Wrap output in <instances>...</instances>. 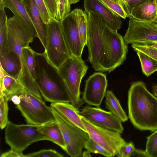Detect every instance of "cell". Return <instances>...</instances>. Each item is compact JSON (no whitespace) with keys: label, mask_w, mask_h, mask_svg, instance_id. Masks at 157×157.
Wrapping results in <instances>:
<instances>
[{"label":"cell","mask_w":157,"mask_h":157,"mask_svg":"<svg viewBox=\"0 0 157 157\" xmlns=\"http://www.w3.org/2000/svg\"><path fill=\"white\" fill-rule=\"evenodd\" d=\"M128 117L140 130L157 129V98L141 81L133 83L128 93Z\"/></svg>","instance_id":"6da1fadb"},{"label":"cell","mask_w":157,"mask_h":157,"mask_svg":"<svg viewBox=\"0 0 157 157\" xmlns=\"http://www.w3.org/2000/svg\"><path fill=\"white\" fill-rule=\"evenodd\" d=\"M35 83L44 100L51 103H70L66 84L58 70L48 60L45 52H35Z\"/></svg>","instance_id":"7a4b0ae2"},{"label":"cell","mask_w":157,"mask_h":157,"mask_svg":"<svg viewBox=\"0 0 157 157\" xmlns=\"http://www.w3.org/2000/svg\"><path fill=\"white\" fill-rule=\"evenodd\" d=\"M87 46L88 60L95 71L108 72L109 63L105 33L106 24L96 14L88 13Z\"/></svg>","instance_id":"3957f363"},{"label":"cell","mask_w":157,"mask_h":157,"mask_svg":"<svg viewBox=\"0 0 157 157\" xmlns=\"http://www.w3.org/2000/svg\"><path fill=\"white\" fill-rule=\"evenodd\" d=\"M88 68L81 57L71 55L58 69L67 86L70 103L78 109L84 102L80 98V86Z\"/></svg>","instance_id":"277c9868"},{"label":"cell","mask_w":157,"mask_h":157,"mask_svg":"<svg viewBox=\"0 0 157 157\" xmlns=\"http://www.w3.org/2000/svg\"><path fill=\"white\" fill-rule=\"evenodd\" d=\"M21 102L16 108L21 112L27 124L41 126L56 121L51 106L43 99L25 91L19 95Z\"/></svg>","instance_id":"5b68a950"},{"label":"cell","mask_w":157,"mask_h":157,"mask_svg":"<svg viewBox=\"0 0 157 157\" xmlns=\"http://www.w3.org/2000/svg\"><path fill=\"white\" fill-rule=\"evenodd\" d=\"M40 126L16 124L9 121L5 130V140L10 149L22 152L35 142L48 138L38 130Z\"/></svg>","instance_id":"8992f818"},{"label":"cell","mask_w":157,"mask_h":157,"mask_svg":"<svg viewBox=\"0 0 157 157\" xmlns=\"http://www.w3.org/2000/svg\"><path fill=\"white\" fill-rule=\"evenodd\" d=\"M47 44L45 52L50 62L58 70L70 58V53L60 21L53 19L48 24Z\"/></svg>","instance_id":"52a82bcc"},{"label":"cell","mask_w":157,"mask_h":157,"mask_svg":"<svg viewBox=\"0 0 157 157\" xmlns=\"http://www.w3.org/2000/svg\"><path fill=\"white\" fill-rule=\"evenodd\" d=\"M51 107L66 144L65 152L71 157L82 156L84 144L89 137V134L68 121L54 108Z\"/></svg>","instance_id":"ba28073f"},{"label":"cell","mask_w":157,"mask_h":157,"mask_svg":"<svg viewBox=\"0 0 157 157\" xmlns=\"http://www.w3.org/2000/svg\"><path fill=\"white\" fill-rule=\"evenodd\" d=\"M81 120L89 136L112 155H117L126 142L121 133L97 126L82 115Z\"/></svg>","instance_id":"9c48e42d"},{"label":"cell","mask_w":157,"mask_h":157,"mask_svg":"<svg viewBox=\"0 0 157 157\" xmlns=\"http://www.w3.org/2000/svg\"><path fill=\"white\" fill-rule=\"evenodd\" d=\"M128 28L123 37L127 44L143 45L157 41V23L142 21L129 16Z\"/></svg>","instance_id":"30bf717a"},{"label":"cell","mask_w":157,"mask_h":157,"mask_svg":"<svg viewBox=\"0 0 157 157\" xmlns=\"http://www.w3.org/2000/svg\"><path fill=\"white\" fill-rule=\"evenodd\" d=\"M105 32L107 43L109 73L122 65L126 60L128 52V44L121 35L107 25L105 28Z\"/></svg>","instance_id":"8fae6325"},{"label":"cell","mask_w":157,"mask_h":157,"mask_svg":"<svg viewBox=\"0 0 157 157\" xmlns=\"http://www.w3.org/2000/svg\"><path fill=\"white\" fill-rule=\"evenodd\" d=\"M107 85L105 74L94 73L86 81L82 98L84 102L99 107L105 96Z\"/></svg>","instance_id":"7c38bea8"},{"label":"cell","mask_w":157,"mask_h":157,"mask_svg":"<svg viewBox=\"0 0 157 157\" xmlns=\"http://www.w3.org/2000/svg\"><path fill=\"white\" fill-rule=\"evenodd\" d=\"M61 27L71 55L81 57L83 48L78 30L77 9L60 20Z\"/></svg>","instance_id":"4fadbf2b"},{"label":"cell","mask_w":157,"mask_h":157,"mask_svg":"<svg viewBox=\"0 0 157 157\" xmlns=\"http://www.w3.org/2000/svg\"><path fill=\"white\" fill-rule=\"evenodd\" d=\"M80 114L95 125L101 127L123 133L124 128L122 121L110 112L99 107L85 106Z\"/></svg>","instance_id":"5bb4252c"},{"label":"cell","mask_w":157,"mask_h":157,"mask_svg":"<svg viewBox=\"0 0 157 157\" xmlns=\"http://www.w3.org/2000/svg\"><path fill=\"white\" fill-rule=\"evenodd\" d=\"M7 26L10 49L18 55L22 61V49L29 46V44L33 42L34 38L28 32L14 16L8 18Z\"/></svg>","instance_id":"9a60e30c"},{"label":"cell","mask_w":157,"mask_h":157,"mask_svg":"<svg viewBox=\"0 0 157 157\" xmlns=\"http://www.w3.org/2000/svg\"><path fill=\"white\" fill-rule=\"evenodd\" d=\"M84 8L87 13H94L101 18L107 25L114 31L121 27L120 17L113 13L99 0H84Z\"/></svg>","instance_id":"2e32d148"},{"label":"cell","mask_w":157,"mask_h":157,"mask_svg":"<svg viewBox=\"0 0 157 157\" xmlns=\"http://www.w3.org/2000/svg\"><path fill=\"white\" fill-rule=\"evenodd\" d=\"M5 8L10 10L25 29L34 38L37 34L23 0H3Z\"/></svg>","instance_id":"e0dca14e"},{"label":"cell","mask_w":157,"mask_h":157,"mask_svg":"<svg viewBox=\"0 0 157 157\" xmlns=\"http://www.w3.org/2000/svg\"><path fill=\"white\" fill-rule=\"evenodd\" d=\"M27 11L36 31L38 38L45 49L47 40L48 24L43 21L35 0H23Z\"/></svg>","instance_id":"ac0fdd59"},{"label":"cell","mask_w":157,"mask_h":157,"mask_svg":"<svg viewBox=\"0 0 157 157\" xmlns=\"http://www.w3.org/2000/svg\"><path fill=\"white\" fill-rule=\"evenodd\" d=\"M0 71V95H4L8 101H10L13 96L26 91L19 80L7 74L1 67Z\"/></svg>","instance_id":"d6986e66"},{"label":"cell","mask_w":157,"mask_h":157,"mask_svg":"<svg viewBox=\"0 0 157 157\" xmlns=\"http://www.w3.org/2000/svg\"><path fill=\"white\" fill-rule=\"evenodd\" d=\"M50 106L54 108L59 114L70 123L87 132L81 120L80 111L71 104L68 102H58L51 103Z\"/></svg>","instance_id":"ffe728a7"},{"label":"cell","mask_w":157,"mask_h":157,"mask_svg":"<svg viewBox=\"0 0 157 157\" xmlns=\"http://www.w3.org/2000/svg\"><path fill=\"white\" fill-rule=\"evenodd\" d=\"M0 67L8 75L18 80L21 74L22 64L18 55L13 51L0 54Z\"/></svg>","instance_id":"44dd1931"},{"label":"cell","mask_w":157,"mask_h":157,"mask_svg":"<svg viewBox=\"0 0 157 157\" xmlns=\"http://www.w3.org/2000/svg\"><path fill=\"white\" fill-rule=\"evenodd\" d=\"M129 16L140 20L155 22L156 0H147L134 7L131 10Z\"/></svg>","instance_id":"7402d4cb"},{"label":"cell","mask_w":157,"mask_h":157,"mask_svg":"<svg viewBox=\"0 0 157 157\" xmlns=\"http://www.w3.org/2000/svg\"><path fill=\"white\" fill-rule=\"evenodd\" d=\"M38 130L46 136L49 141L56 144L66 151V144L61 130L56 121L40 126Z\"/></svg>","instance_id":"603a6c76"},{"label":"cell","mask_w":157,"mask_h":157,"mask_svg":"<svg viewBox=\"0 0 157 157\" xmlns=\"http://www.w3.org/2000/svg\"><path fill=\"white\" fill-rule=\"evenodd\" d=\"M105 96V103L106 108L122 122L127 121L128 117L121 107L119 100L113 93L111 91L107 90Z\"/></svg>","instance_id":"cb8c5ba5"},{"label":"cell","mask_w":157,"mask_h":157,"mask_svg":"<svg viewBox=\"0 0 157 157\" xmlns=\"http://www.w3.org/2000/svg\"><path fill=\"white\" fill-rule=\"evenodd\" d=\"M8 18L5 8L0 10V54H5L11 51L8 33Z\"/></svg>","instance_id":"d4e9b609"},{"label":"cell","mask_w":157,"mask_h":157,"mask_svg":"<svg viewBox=\"0 0 157 157\" xmlns=\"http://www.w3.org/2000/svg\"><path fill=\"white\" fill-rule=\"evenodd\" d=\"M141 64L143 73L147 76L157 71V61L146 54L136 51Z\"/></svg>","instance_id":"484cf974"},{"label":"cell","mask_w":157,"mask_h":157,"mask_svg":"<svg viewBox=\"0 0 157 157\" xmlns=\"http://www.w3.org/2000/svg\"><path fill=\"white\" fill-rule=\"evenodd\" d=\"M35 52L29 46L23 48L21 52L22 64L26 66L34 80L36 76Z\"/></svg>","instance_id":"4316f807"},{"label":"cell","mask_w":157,"mask_h":157,"mask_svg":"<svg viewBox=\"0 0 157 157\" xmlns=\"http://www.w3.org/2000/svg\"><path fill=\"white\" fill-rule=\"evenodd\" d=\"M77 13L80 36L82 46L84 48L87 44L88 13L81 9H77Z\"/></svg>","instance_id":"83f0119b"},{"label":"cell","mask_w":157,"mask_h":157,"mask_svg":"<svg viewBox=\"0 0 157 157\" xmlns=\"http://www.w3.org/2000/svg\"><path fill=\"white\" fill-rule=\"evenodd\" d=\"M84 148L90 153L99 154L107 157H113L111 153L90 136L85 142Z\"/></svg>","instance_id":"f1b7e54d"},{"label":"cell","mask_w":157,"mask_h":157,"mask_svg":"<svg viewBox=\"0 0 157 157\" xmlns=\"http://www.w3.org/2000/svg\"><path fill=\"white\" fill-rule=\"evenodd\" d=\"M110 10L120 17L125 19L127 15L120 0H99Z\"/></svg>","instance_id":"f546056e"},{"label":"cell","mask_w":157,"mask_h":157,"mask_svg":"<svg viewBox=\"0 0 157 157\" xmlns=\"http://www.w3.org/2000/svg\"><path fill=\"white\" fill-rule=\"evenodd\" d=\"M8 100L5 96L0 95V127L1 129L6 128L9 121Z\"/></svg>","instance_id":"4dcf8cb0"},{"label":"cell","mask_w":157,"mask_h":157,"mask_svg":"<svg viewBox=\"0 0 157 157\" xmlns=\"http://www.w3.org/2000/svg\"><path fill=\"white\" fill-rule=\"evenodd\" d=\"M56 19L61 20L70 12V0H56Z\"/></svg>","instance_id":"1f68e13d"},{"label":"cell","mask_w":157,"mask_h":157,"mask_svg":"<svg viewBox=\"0 0 157 157\" xmlns=\"http://www.w3.org/2000/svg\"><path fill=\"white\" fill-rule=\"evenodd\" d=\"M147 139L145 151L149 157H157V129Z\"/></svg>","instance_id":"d6a6232c"},{"label":"cell","mask_w":157,"mask_h":157,"mask_svg":"<svg viewBox=\"0 0 157 157\" xmlns=\"http://www.w3.org/2000/svg\"><path fill=\"white\" fill-rule=\"evenodd\" d=\"M40 12L41 18L46 24H48L54 18L46 6L44 0H35Z\"/></svg>","instance_id":"836d02e7"},{"label":"cell","mask_w":157,"mask_h":157,"mask_svg":"<svg viewBox=\"0 0 157 157\" xmlns=\"http://www.w3.org/2000/svg\"><path fill=\"white\" fill-rule=\"evenodd\" d=\"M26 157H63V154L52 149H42L25 155Z\"/></svg>","instance_id":"e575fe53"},{"label":"cell","mask_w":157,"mask_h":157,"mask_svg":"<svg viewBox=\"0 0 157 157\" xmlns=\"http://www.w3.org/2000/svg\"><path fill=\"white\" fill-rule=\"evenodd\" d=\"M132 46L135 51L145 53L157 61V49L150 46L137 44H132Z\"/></svg>","instance_id":"d590c367"},{"label":"cell","mask_w":157,"mask_h":157,"mask_svg":"<svg viewBox=\"0 0 157 157\" xmlns=\"http://www.w3.org/2000/svg\"><path fill=\"white\" fill-rule=\"evenodd\" d=\"M135 148L132 142H126L121 147L117 155L118 157H131Z\"/></svg>","instance_id":"8d00e7d4"},{"label":"cell","mask_w":157,"mask_h":157,"mask_svg":"<svg viewBox=\"0 0 157 157\" xmlns=\"http://www.w3.org/2000/svg\"><path fill=\"white\" fill-rule=\"evenodd\" d=\"M147 0H131L125 6L124 8V11L127 17L130 15L132 9Z\"/></svg>","instance_id":"74e56055"},{"label":"cell","mask_w":157,"mask_h":157,"mask_svg":"<svg viewBox=\"0 0 157 157\" xmlns=\"http://www.w3.org/2000/svg\"><path fill=\"white\" fill-rule=\"evenodd\" d=\"M52 17L56 19V0H44Z\"/></svg>","instance_id":"f35d334b"},{"label":"cell","mask_w":157,"mask_h":157,"mask_svg":"<svg viewBox=\"0 0 157 157\" xmlns=\"http://www.w3.org/2000/svg\"><path fill=\"white\" fill-rule=\"evenodd\" d=\"M1 157H26L22 152L11 149L1 154Z\"/></svg>","instance_id":"ab89813d"},{"label":"cell","mask_w":157,"mask_h":157,"mask_svg":"<svg viewBox=\"0 0 157 157\" xmlns=\"http://www.w3.org/2000/svg\"><path fill=\"white\" fill-rule=\"evenodd\" d=\"M131 157H149L145 151L135 148Z\"/></svg>","instance_id":"60d3db41"},{"label":"cell","mask_w":157,"mask_h":157,"mask_svg":"<svg viewBox=\"0 0 157 157\" xmlns=\"http://www.w3.org/2000/svg\"><path fill=\"white\" fill-rule=\"evenodd\" d=\"M10 101H11L16 105L20 104L21 102L19 96L17 95H15L13 96L11 98Z\"/></svg>","instance_id":"b9f144b4"},{"label":"cell","mask_w":157,"mask_h":157,"mask_svg":"<svg viewBox=\"0 0 157 157\" xmlns=\"http://www.w3.org/2000/svg\"><path fill=\"white\" fill-rule=\"evenodd\" d=\"M141 45L150 46L157 49V41L151 42Z\"/></svg>","instance_id":"7bdbcfd3"},{"label":"cell","mask_w":157,"mask_h":157,"mask_svg":"<svg viewBox=\"0 0 157 157\" xmlns=\"http://www.w3.org/2000/svg\"><path fill=\"white\" fill-rule=\"evenodd\" d=\"M82 156L83 157H90L91 155L90 152L88 151H85L82 153Z\"/></svg>","instance_id":"ee69618b"},{"label":"cell","mask_w":157,"mask_h":157,"mask_svg":"<svg viewBox=\"0 0 157 157\" xmlns=\"http://www.w3.org/2000/svg\"><path fill=\"white\" fill-rule=\"evenodd\" d=\"M152 92L153 94L157 98V85L153 86Z\"/></svg>","instance_id":"f6af8a7d"},{"label":"cell","mask_w":157,"mask_h":157,"mask_svg":"<svg viewBox=\"0 0 157 157\" xmlns=\"http://www.w3.org/2000/svg\"><path fill=\"white\" fill-rule=\"evenodd\" d=\"M5 8L3 0H0V10Z\"/></svg>","instance_id":"bcb514c9"},{"label":"cell","mask_w":157,"mask_h":157,"mask_svg":"<svg viewBox=\"0 0 157 157\" xmlns=\"http://www.w3.org/2000/svg\"><path fill=\"white\" fill-rule=\"evenodd\" d=\"M80 0H70L71 4H74L76 3L79 1Z\"/></svg>","instance_id":"7dc6e473"},{"label":"cell","mask_w":157,"mask_h":157,"mask_svg":"<svg viewBox=\"0 0 157 157\" xmlns=\"http://www.w3.org/2000/svg\"><path fill=\"white\" fill-rule=\"evenodd\" d=\"M156 10H157V17L156 20V22L157 23V0H156Z\"/></svg>","instance_id":"c3c4849f"},{"label":"cell","mask_w":157,"mask_h":157,"mask_svg":"<svg viewBox=\"0 0 157 157\" xmlns=\"http://www.w3.org/2000/svg\"></svg>","instance_id":"681fc988"}]
</instances>
